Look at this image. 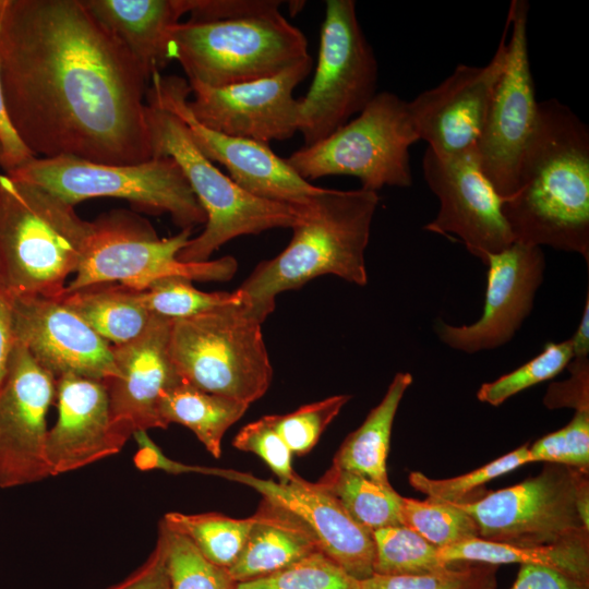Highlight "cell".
Returning a JSON list of instances; mask_svg holds the SVG:
<instances>
[{
	"instance_id": "7c38bea8",
	"label": "cell",
	"mask_w": 589,
	"mask_h": 589,
	"mask_svg": "<svg viewBox=\"0 0 589 589\" xmlns=\"http://www.w3.org/2000/svg\"><path fill=\"white\" fill-rule=\"evenodd\" d=\"M93 223L87 252L64 293L103 283H119L141 291L170 276L225 281L237 272L238 264L232 256L199 263L178 260V253L191 239L192 229L160 239L148 221L121 211L103 215Z\"/></svg>"
},
{
	"instance_id": "d6986e66",
	"label": "cell",
	"mask_w": 589,
	"mask_h": 589,
	"mask_svg": "<svg viewBox=\"0 0 589 589\" xmlns=\"http://www.w3.org/2000/svg\"><path fill=\"white\" fill-rule=\"evenodd\" d=\"M8 300L14 341L55 378L73 374L104 382L118 375L111 345L60 299Z\"/></svg>"
},
{
	"instance_id": "ab89813d",
	"label": "cell",
	"mask_w": 589,
	"mask_h": 589,
	"mask_svg": "<svg viewBox=\"0 0 589 589\" xmlns=\"http://www.w3.org/2000/svg\"><path fill=\"white\" fill-rule=\"evenodd\" d=\"M349 399V395H335L287 414H273L274 426L292 454L305 455Z\"/></svg>"
},
{
	"instance_id": "f546056e",
	"label": "cell",
	"mask_w": 589,
	"mask_h": 589,
	"mask_svg": "<svg viewBox=\"0 0 589 589\" xmlns=\"http://www.w3.org/2000/svg\"><path fill=\"white\" fill-rule=\"evenodd\" d=\"M317 483L334 495L347 513L371 532L404 526L399 495L390 483L332 466Z\"/></svg>"
},
{
	"instance_id": "f1b7e54d",
	"label": "cell",
	"mask_w": 589,
	"mask_h": 589,
	"mask_svg": "<svg viewBox=\"0 0 589 589\" xmlns=\"http://www.w3.org/2000/svg\"><path fill=\"white\" fill-rule=\"evenodd\" d=\"M249 406L180 382L163 394L159 416L165 428L179 423L190 429L209 454L218 458L225 433L242 418Z\"/></svg>"
},
{
	"instance_id": "e575fe53",
	"label": "cell",
	"mask_w": 589,
	"mask_h": 589,
	"mask_svg": "<svg viewBox=\"0 0 589 589\" xmlns=\"http://www.w3.org/2000/svg\"><path fill=\"white\" fill-rule=\"evenodd\" d=\"M159 532L166 544L170 589H236L228 569L209 562L185 534L164 520Z\"/></svg>"
},
{
	"instance_id": "f907efd6",
	"label": "cell",
	"mask_w": 589,
	"mask_h": 589,
	"mask_svg": "<svg viewBox=\"0 0 589 589\" xmlns=\"http://www.w3.org/2000/svg\"><path fill=\"white\" fill-rule=\"evenodd\" d=\"M0 293H2V290H1V285H0Z\"/></svg>"
},
{
	"instance_id": "8992f818",
	"label": "cell",
	"mask_w": 589,
	"mask_h": 589,
	"mask_svg": "<svg viewBox=\"0 0 589 589\" xmlns=\"http://www.w3.org/2000/svg\"><path fill=\"white\" fill-rule=\"evenodd\" d=\"M154 157H171L181 168L205 215V228L178 253L187 263L208 261L228 241L274 228H291L297 207L256 197L223 173L194 144L185 123L146 94Z\"/></svg>"
},
{
	"instance_id": "44dd1931",
	"label": "cell",
	"mask_w": 589,
	"mask_h": 589,
	"mask_svg": "<svg viewBox=\"0 0 589 589\" xmlns=\"http://www.w3.org/2000/svg\"><path fill=\"white\" fill-rule=\"evenodd\" d=\"M171 323L153 314L140 336L111 346L118 375L104 384L113 432L123 446L137 431L166 429L159 416L160 398L182 382L169 356Z\"/></svg>"
},
{
	"instance_id": "9c48e42d",
	"label": "cell",
	"mask_w": 589,
	"mask_h": 589,
	"mask_svg": "<svg viewBox=\"0 0 589 589\" xmlns=\"http://www.w3.org/2000/svg\"><path fill=\"white\" fill-rule=\"evenodd\" d=\"M455 505L488 541L538 546L589 538L588 470L545 462L534 477Z\"/></svg>"
},
{
	"instance_id": "4fadbf2b",
	"label": "cell",
	"mask_w": 589,
	"mask_h": 589,
	"mask_svg": "<svg viewBox=\"0 0 589 589\" xmlns=\"http://www.w3.org/2000/svg\"><path fill=\"white\" fill-rule=\"evenodd\" d=\"M528 13L526 0L510 2L506 63L476 145L483 173L503 199L516 192L519 160L538 111L528 53Z\"/></svg>"
},
{
	"instance_id": "681fc988",
	"label": "cell",
	"mask_w": 589,
	"mask_h": 589,
	"mask_svg": "<svg viewBox=\"0 0 589 589\" xmlns=\"http://www.w3.org/2000/svg\"><path fill=\"white\" fill-rule=\"evenodd\" d=\"M3 3H4V0H0V13H1V10H2Z\"/></svg>"
},
{
	"instance_id": "ba28073f",
	"label": "cell",
	"mask_w": 589,
	"mask_h": 589,
	"mask_svg": "<svg viewBox=\"0 0 589 589\" xmlns=\"http://www.w3.org/2000/svg\"><path fill=\"white\" fill-rule=\"evenodd\" d=\"M419 141L408 101L380 92L365 108L326 139L294 151L285 158L304 180L352 176L361 188L412 185L410 146Z\"/></svg>"
},
{
	"instance_id": "836d02e7",
	"label": "cell",
	"mask_w": 589,
	"mask_h": 589,
	"mask_svg": "<svg viewBox=\"0 0 589 589\" xmlns=\"http://www.w3.org/2000/svg\"><path fill=\"white\" fill-rule=\"evenodd\" d=\"M402 525L438 549L479 538L476 521L457 505L437 498L401 497Z\"/></svg>"
},
{
	"instance_id": "f6af8a7d",
	"label": "cell",
	"mask_w": 589,
	"mask_h": 589,
	"mask_svg": "<svg viewBox=\"0 0 589 589\" xmlns=\"http://www.w3.org/2000/svg\"><path fill=\"white\" fill-rule=\"evenodd\" d=\"M0 167L10 173L35 158L19 136L8 112L0 76Z\"/></svg>"
},
{
	"instance_id": "7402d4cb",
	"label": "cell",
	"mask_w": 589,
	"mask_h": 589,
	"mask_svg": "<svg viewBox=\"0 0 589 589\" xmlns=\"http://www.w3.org/2000/svg\"><path fill=\"white\" fill-rule=\"evenodd\" d=\"M212 474L245 483L264 498L296 514L310 527L321 551L353 578L362 581L374 575L372 532L359 525L317 482L311 483L297 474L288 482H275L224 469H212Z\"/></svg>"
},
{
	"instance_id": "7dc6e473",
	"label": "cell",
	"mask_w": 589,
	"mask_h": 589,
	"mask_svg": "<svg viewBox=\"0 0 589 589\" xmlns=\"http://www.w3.org/2000/svg\"><path fill=\"white\" fill-rule=\"evenodd\" d=\"M14 338L11 330L9 300L0 293V390L5 382Z\"/></svg>"
},
{
	"instance_id": "8d00e7d4",
	"label": "cell",
	"mask_w": 589,
	"mask_h": 589,
	"mask_svg": "<svg viewBox=\"0 0 589 589\" xmlns=\"http://www.w3.org/2000/svg\"><path fill=\"white\" fill-rule=\"evenodd\" d=\"M498 565L458 562L420 574L387 576L374 574L361 581L362 589H496Z\"/></svg>"
},
{
	"instance_id": "7bdbcfd3",
	"label": "cell",
	"mask_w": 589,
	"mask_h": 589,
	"mask_svg": "<svg viewBox=\"0 0 589 589\" xmlns=\"http://www.w3.org/2000/svg\"><path fill=\"white\" fill-rule=\"evenodd\" d=\"M569 378L552 383L544 397V405L550 408L569 407L577 410L589 409V359L573 358L567 365Z\"/></svg>"
},
{
	"instance_id": "d590c367",
	"label": "cell",
	"mask_w": 589,
	"mask_h": 589,
	"mask_svg": "<svg viewBox=\"0 0 589 589\" xmlns=\"http://www.w3.org/2000/svg\"><path fill=\"white\" fill-rule=\"evenodd\" d=\"M529 462L527 443L478 469L454 478L432 479L422 472L413 471L409 474V483L428 497L453 504L467 503L476 501L477 495L482 496L480 488L484 483Z\"/></svg>"
},
{
	"instance_id": "74e56055",
	"label": "cell",
	"mask_w": 589,
	"mask_h": 589,
	"mask_svg": "<svg viewBox=\"0 0 589 589\" xmlns=\"http://www.w3.org/2000/svg\"><path fill=\"white\" fill-rule=\"evenodd\" d=\"M236 589H362L322 551H315L267 577L238 582Z\"/></svg>"
},
{
	"instance_id": "7a4b0ae2",
	"label": "cell",
	"mask_w": 589,
	"mask_h": 589,
	"mask_svg": "<svg viewBox=\"0 0 589 589\" xmlns=\"http://www.w3.org/2000/svg\"><path fill=\"white\" fill-rule=\"evenodd\" d=\"M502 211L514 241L577 253L589 265V128L560 100L538 101Z\"/></svg>"
},
{
	"instance_id": "8fae6325",
	"label": "cell",
	"mask_w": 589,
	"mask_h": 589,
	"mask_svg": "<svg viewBox=\"0 0 589 589\" xmlns=\"http://www.w3.org/2000/svg\"><path fill=\"white\" fill-rule=\"evenodd\" d=\"M377 60L353 0H327L313 81L298 99V132L311 146L359 115L377 94Z\"/></svg>"
},
{
	"instance_id": "52a82bcc",
	"label": "cell",
	"mask_w": 589,
	"mask_h": 589,
	"mask_svg": "<svg viewBox=\"0 0 589 589\" xmlns=\"http://www.w3.org/2000/svg\"><path fill=\"white\" fill-rule=\"evenodd\" d=\"M261 326L245 302L172 320L169 356L177 374L203 392L252 404L273 378Z\"/></svg>"
},
{
	"instance_id": "4316f807",
	"label": "cell",
	"mask_w": 589,
	"mask_h": 589,
	"mask_svg": "<svg viewBox=\"0 0 589 589\" xmlns=\"http://www.w3.org/2000/svg\"><path fill=\"white\" fill-rule=\"evenodd\" d=\"M412 381V375L408 372L395 374L380 404L369 412L363 423L345 438L332 466L380 483H389L386 459L393 423Z\"/></svg>"
},
{
	"instance_id": "cb8c5ba5",
	"label": "cell",
	"mask_w": 589,
	"mask_h": 589,
	"mask_svg": "<svg viewBox=\"0 0 589 589\" xmlns=\"http://www.w3.org/2000/svg\"><path fill=\"white\" fill-rule=\"evenodd\" d=\"M152 79L167 63L171 28L190 10V0H81Z\"/></svg>"
},
{
	"instance_id": "b9f144b4",
	"label": "cell",
	"mask_w": 589,
	"mask_h": 589,
	"mask_svg": "<svg viewBox=\"0 0 589 589\" xmlns=\"http://www.w3.org/2000/svg\"><path fill=\"white\" fill-rule=\"evenodd\" d=\"M232 445L261 457L279 482H288L296 476L291 466L292 453L276 431L273 414L244 425L233 438Z\"/></svg>"
},
{
	"instance_id": "484cf974",
	"label": "cell",
	"mask_w": 589,
	"mask_h": 589,
	"mask_svg": "<svg viewBox=\"0 0 589 589\" xmlns=\"http://www.w3.org/2000/svg\"><path fill=\"white\" fill-rule=\"evenodd\" d=\"M60 300L111 346L140 336L153 316L141 302L137 290L116 283L65 292Z\"/></svg>"
},
{
	"instance_id": "6da1fadb",
	"label": "cell",
	"mask_w": 589,
	"mask_h": 589,
	"mask_svg": "<svg viewBox=\"0 0 589 589\" xmlns=\"http://www.w3.org/2000/svg\"><path fill=\"white\" fill-rule=\"evenodd\" d=\"M0 76L10 119L39 158H153L151 77L81 0H4Z\"/></svg>"
},
{
	"instance_id": "1f68e13d",
	"label": "cell",
	"mask_w": 589,
	"mask_h": 589,
	"mask_svg": "<svg viewBox=\"0 0 589 589\" xmlns=\"http://www.w3.org/2000/svg\"><path fill=\"white\" fill-rule=\"evenodd\" d=\"M372 536L375 548L374 574L420 575L450 565L440 558L438 548L406 526L382 528L373 531Z\"/></svg>"
},
{
	"instance_id": "c3c4849f",
	"label": "cell",
	"mask_w": 589,
	"mask_h": 589,
	"mask_svg": "<svg viewBox=\"0 0 589 589\" xmlns=\"http://www.w3.org/2000/svg\"><path fill=\"white\" fill-rule=\"evenodd\" d=\"M570 339L573 358L589 357V292L587 291L579 325Z\"/></svg>"
},
{
	"instance_id": "816d5d0a",
	"label": "cell",
	"mask_w": 589,
	"mask_h": 589,
	"mask_svg": "<svg viewBox=\"0 0 589 589\" xmlns=\"http://www.w3.org/2000/svg\"><path fill=\"white\" fill-rule=\"evenodd\" d=\"M0 153H1V146H0Z\"/></svg>"
},
{
	"instance_id": "2e32d148",
	"label": "cell",
	"mask_w": 589,
	"mask_h": 589,
	"mask_svg": "<svg viewBox=\"0 0 589 589\" xmlns=\"http://www.w3.org/2000/svg\"><path fill=\"white\" fill-rule=\"evenodd\" d=\"M309 55L281 72L243 83L211 87L189 83L190 111L203 125L236 137L268 144L298 132L294 88L311 72Z\"/></svg>"
},
{
	"instance_id": "ee69618b",
	"label": "cell",
	"mask_w": 589,
	"mask_h": 589,
	"mask_svg": "<svg viewBox=\"0 0 589 589\" xmlns=\"http://www.w3.org/2000/svg\"><path fill=\"white\" fill-rule=\"evenodd\" d=\"M108 589H170L166 544L160 532H158L156 545L147 560L125 579Z\"/></svg>"
},
{
	"instance_id": "ffe728a7",
	"label": "cell",
	"mask_w": 589,
	"mask_h": 589,
	"mask_svg": "<svg viewBox=\"0 0 589 589\" xmlns=\"http://www.w3.org/2000/svg\"><path fill=\"white\" fill-rule=\"evenodd\" d=\"M488 281L482 315L469 325L455 326L441 320L435 332L443 344L466 353L498 348L508 342L533 308L543 280L545 259L539 247L514 241L489 253Z\"/></svg>"
},
{
	"instance_id": "277c9868",
	"label": "cell",
	"mask_w": 589,
	"mask_h": 589,
	"mask_svg": "<svg viewBox=\"0 0 589 589\" xmlns=\"http://www.w3.org/2000/svg\"><path fill=\"white\" fill-rule=\"evenodd\" d=\"M377 205V192L323 188L308 204L298 206L288 245L261 262L237 289L251 313L263 323L279 293L324 275L365 286V250Z\"/></svg>"
},
{
	"instance_id": "d4e9b609",
	"label": "cell",
	"mask_w": 589,
	"mask_h": 589,
	"mask_svg": "<svg viewBox=\"0 0 589 589\" xmlns=\"http://www.w3.org/2000/svg\"><path fill=\"white\" fill-rule=\"evenodd\" d=\"M321 551L310 527L296 514L264 498L237 561L228 568L238 582L273 575L300 558Z\"/></svg>"
},
{
	"instance_id": "5bb4252c",
	"label": "cell",
	"mask_w": 589,
	"mask_h": 589,
	"mask_svg": "<svg viewBox=\"0 0 589 589\" xmlns=\"http://www.w3.org/2000/svg\"><path fill=\"white\" fill-rule=\"evenodd\" d=\"M191 87L178 75H152L147 94L175 112L187 125L196 147L221 164L232 181L248 193L293 207L308 204L323 188L300 177L268 144L230 136L200 123L188 106Z\"/></svg>"
},
{
	"instance_id": "4dcf8cb0",
	"label": "cell",
	"mask_w": 589,
	"mask_h": 589,
	"mask_svg": "<svg viewBox=\"0 0 589 589\" xmlns=\"http://www.w3.org/2000/svg\"><path fill=\"white\" fill-rule=\"evenodd\" d=\"M163 520L185 534L213 564L229 568L239 557L253 525V516L230 518L216 513H168Z\"/></svg>"
},
{
	"instance_id": "30bf717a",
	"label": "cell",
	"mask_w": 589,
	"mask_h": 589,
	"mask_svg": "<svg viewBox=\"0 0 589 589\" xmlns=\"http://www.w3.org/2000/svg\"><path fill=\"white\" fill-rule=\"evenodd\" d=\"M8 176L39 185L69 204L95 197L129 201L139 209L169 214L182 229L205 224L206 215L171 157L134 165H105L69 156L35 157Z\"/></svg>"
},
{
	"instance_id": "3957f363",
	"label": "cell",
	"mask_w": 589,
	"mask_h": 589,
	"mask_svg": "<svg viewBox=\"0 0 589 589\" xmlns=\"http://www.w3.org/2000/svg\"><path fill=\"white\" fill-rule=\"evenodd\" d=\"M277 0H190V17L176 24L167 60L189 83L221 87L275 75L309 56L304 34Z\"/></svg>"
},
{
	"instance_id": "f35d334b",
	"label": "cell",
	"mask_w": 589,
	"mask_h": 589,
	"mask_svg": "<svg viewBox=\"0 0 589 589\" xmlns=\"http://www.w3.org/2000/svg\"><path fill=\"white\" fill-rule=\"evenodd\" d=\"M573 359L570 339L548 342L533 359L493 382L484 383L477 392L481 402L497 407L512 396L560 374Z\"/></svg>"
},
{
	"instance_id": "ac0fdd59",
	"label": "cell",
	"mask_w": 589,
	"mask_h": 589,
	"mask_svg": "<svg viewBox=\"0 0 589 589\" xmlns=\"http://www.w3.org/2000/svg\"><path fill=\"white\" fill-rule=\"evenodd\" d=\"M508 24L492 59L481 67L459 64L437 86L408 101L419 140L438 156H454L476 147L495 87L506 63Z\"/></svg>"
},
{
	"instance_id": "9a60e30c",
	"label": "cell",
	"mask_w": 589,
	"mask_h": 589,
	"mask_svg": "<svg viewBox=\"0 0 589 589\" xmlns=\"http://www.w3.org/2000/svg\"><path fill=\"white\" fill-rule=\"evenodd\" d=\"M422 169L428 187L440 201L437 215L425 230L456 236L482 263L486 254L514 242L502 211L504 199L483 173L476 147L454 156H438L426 148Z\"/></svg>"
},
{
	"instance_id": "83f0119b",
	"label": "cell",
	"mask_w": 589,
	"mask_h": 589,
	"mask_svg": "<svg viewBox=\"0 0 589 589\" xmlns=\"http://www.w3.org/2000/svg\"><path fill=\"white\" fill-rule=\"evenodd\" d=\"M438 556L446 564L473 562L542 565L589 581V538L538 546H518L473 538L438 549Z\"/></svg>"
},
{
	"instance_id": "e0dca14e",
	"label": "cell",
	"mask_w": 589,
	"mask_h": 589,
	"mask_svg": "<svg viewBox=\"0 0 589 589\" xmlns=\"http://www.w3.org/2000/svg\"><path fill=\"white\" fill-rule=\"evenodd\" d=\"M56 398V378L14 341L0 390V489L50 477L46 417Z\"/></svg>"
},
{
	"instance_id": "d6a6232c",
	"label": "cell",
	"mask_w": 589,
	"mask_h": 589,
	"mask_svg": "<svg viewBox=\"0 0 589 589\" xmlns=\"http://www.w3.org/2000/svg\"><path fill=\"white\" fill-rule=\"evenodd\" d=\"M143 305L152 313L171 320L202 314L221 306L245 302L244 296L233 292H207L195 288L192 280L170 276L160 278L137 291Z\"/></svg>"
},
{
	"instance_id": "5b68a950",
	"label": "cell",
	"mask_w": 589,
	"mask_h": 589,
	"mask_svg": "<svg viewBox=\"0 0 589 589\" xmlns=\"http://www.w3.org/2000/svg\"><path fill=\"white\" fill-rule=\"evenodd\" d=\"M94 232L52 192L0 173V285L8 298L60 299Z\"/></svg>"
},
{
	"instance_id": "bcb514c9",
	"label": "cell",
	"mask_w": 589,
	"mask_h": 589,
	"mask_svg": "<svg viewBox=\"0 0 589 589\" xmlns=\"http://www.w3.org/2000/svg\"><path fill=\"white\" fill-rule=\"evenodd\" d=\"M510 589H589V581L552 567L522 564Z\"/></svg>"
},
{
	"instance_id": "60d3db41",
	"label": "cell",
	"mask_w": 589,
	"mask_h": 589,
	"mask_svg": "<svg viewBox=\"0 0 589 589\" xmlns=\"http://www.w3.org/2000/svg\"><path fill=\"white\" fill-rule=\"evenodd\" d=\"M530 462L565 465L589 469V409L577 410L573 419L558 431L529 445Z\"/></svg>"
},
{
	"instance_id": "603a6c76",
	"label": "cell",
	"mask_w": 589,
	"mask_h": 589,
	"mask_svg": "<svg viewBox=\"0 0 589 589\" xmlns=\"http://www.w3.org/2000/svg\"><path fill=\"white\" fill-rule=\"evenodd\" d=\"M58 418L48 429L46 457L50 477L75 471L117 455V438L103 381L73 374L56 378Z\"/></svg>"
}]
</instances>
